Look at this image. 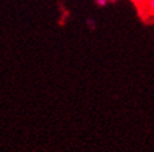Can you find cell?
Wrapping results in <instances>:
<instances>
[{
  "label": "cell",
  "mask_w": 154,
  "mask_h": 152,
  "mask_svg": "<svg viewBox=\"0 0 154 152\" xmlns=\"http://www.w3.org/2000/svg\"><path fill=\"white\" fill-rule=\"evenodd\" d=\"M143 7H144L145 11H147L148 14H152L154 16V0H145ZM143 7H142V9H143Z\"/></svg>",
  "instance_id": "obj_1"
},
{
  "label": "cell",
  "mask_w": 154,
  "mask_h": 152,
  "mask_svg": "<svg viewBox=\"0 0 154 152\" xmlns=\"http://www.w3.org/2000/svg\"><path fill=\"white\" fill-rule=\"evenodd\" d=\"M95 3H97L99 6H105L108 3H109V0H95Z\"/></svg>",
  "instance_id": "obj_2"
},
{
  "label": "cell",
  "mask_w": 154,
  "mask_h": 152,
  "mask_svg": "<svg viewBox=\"0 0 154 152\" xmlns=\"http://www.w3.org/2000/svg\"><path fill=\"white\" fill-rule=\"evenodd\" d=\"M109 1H117V0H109Z\"/></svg>",
  "instance_id": "obj_3"
}]
</instances>
